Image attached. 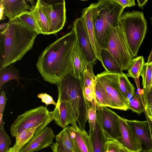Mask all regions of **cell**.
I'll use <instances>...</instances> for the list:
<instances>
[{"label": "cell", "instance_id": "20", "mask_svg": "<svg viewBox=\"0 0 152 152\" xmlns=\"http://www.w3.org/2000/svg\"><path fill=\"white\" fill-rule=\"evenodd\" d=\"M72 57L75 76L83 81V64L84 61L87 60L79 45L77 38L72 50Z\"/></svg>", "mask_w": 152, "mask_h": 152}, {"label": "cell", "instance_id": "16", "mask_svg": "<svg viewBox=\"0 0 152 152\" xmlns=\"http://www.w3.org/2000/svg\"><path fill=\"white\" fill-rule=\"evenodd\" d=\"M77 152H93L89 135L81 129L77 124L67 126Z\"/></svg>", "mask_w": 152, "mask_h": 152}, {"label": "cell", "instance_id": "5", "mask_svg": "<svg viewBox=\"0 0 152 152\" xmlns=\"http://www.w3.org/2000/svg\"><path fill=\"white\" fill-rule=\"evenodd\" d=\"M119 25L131 55L136 57L147 31V21L143 13L134 10L125 12L119 19Z\"/></svg>", "mask_w": 152, "mask_h": 152}, {"label": "cell", "instance_id": "28", "mask_svg": "<svg viewBox=\"0 0 152 152\" xmlns=\"http://www.w3.org/2000/svg\"><path fill=\"white\" fill-rule=\"evenodd\" d=\"M56 142L71 152H77L67 127L55 136Z\"/></svg>", "mask_w": 152, "mask_h": 152}, {"label": "cell", "instance_id": "46", "mask_svg": "<svg viewBox=\"0 0 152 152\" xmlns=\"http://www.w3.org/2000/svg\"><path fill=\"white\" fill-rule=\"evenodd\" d=\"M140 152H152V151H141Z\"/></svg>", "mask_w": 152, "mask_h": 152}, {"label": "cell", "instance_id": "9", "mask_svg": "<svg viewBox=\"0 0 152 152\" xmlns=\"http://www.w3.org/2000/svg\"><path fill=\"white\" fill-rule=\"evenodd\" d=\"M119 74L104 71L97 75V79L105 88L113 104V108L126 111L128 102L122 94L118 82Z\"/></svg>", "mask_w": 152, "mask_h": 152}, {"label": "cell", "instance_id": "32", "mask_svg": "<svg viewBox=\"0 0 152 152\" xmlns=\"http://www.w3.org/2000/svg\"><path fill=\"white\" fill-rule=\"evenodd\" d=\"M104 152H132L116 140L109 139L105 143Z\"/></svg>", "mask_w": 152, "mask_h": 152}, {"label": "cell", "instance_id": "18", "mask_svg": "<svg viewBox=\"0 0 152 152\" xmlns=\"http://www.w3.org/2000/svg\"><path fill=\"white\" fill-rule=\"evenodd\" d=\"M0 5L3 7L4 15L9 20L31 9V7L24 0H1Z\"/></svg>", "mask_w": 152, "mask_h": 152}, {"label": "cell", "instance_id": "31", "mask_svg": "<svg viewBox=\"0 0 152 152\" xmlns=\"http://www.w3.org/2000/svg\"><path fill=\"white\" fill-rule=\"evenodd\" d=\"M128 102V109L139 115L141 114L144 110V107L140 95V94H136Z\"/></svg>", "mask_w": 152, "mask_h": 152}, {"label": "cell", "instance_id": "42", "mask_svg": "<svg viewBox=\"0 0 152 152\" xmlns=\"http://www.w3.org/2000/svg\"><path fill=\"white\" fill-rule=\"evenodd\" d=\"M0 20H4L5 17L4 12V8L3 7L0 5Z\"/></svg>", "mask_w": 152, "mask_h": 152}, {"label": "cell", "instance_id": "41", "mask_svg": "<svg viewBox=\"0 0 152 152\" xmlns=\"http://www.w3.org/2000/svg\"><path fill=\"white\" fill-rule=\"evenodd\" d=\"M137 6L140 8L143 9L144 6L147 4L148 0H137Z\"/></svg>", "mask_w": 152, "mask_h": 152}, {"label": "cell", "instance_id": "39", "mask_svg": "<svg viewBox=\"0 0 152 152\" xmlns=\"http://www.w3.org/2000/svg\"><path fill=\"white\" fill-rule=\"evenodd\" d=\"M7 99L4 92L3 91L1 92L0 95V115H3Z\"/></svg>", "mask_w": 152, "mask_h": 152}, {"label": "cell", "instance_id": "27", "mask_svg": "<svg viewBox=\"0 0 152 152\" xmlns=\"http://www.w3.org/2000/svg\"><path fill=\"white\" fill-rule=\"evenodd\" d=\"M145 63L144 59L142 56L133 58L127 70L128 73L126 74V76L134 79L138 78Z\"/></svg>", "mask_w": 152, "mask_h": 152}, {"label": "cell", "instance_id": "2", "mask_svg": "<svg viewBox=\"0 0 152 152\" xmlns=\"http://www.w3.org/2000/svg\"><path fill=\"white\" fill-rule=\"evenodd\" d=\"M39 34L16 18L0 32V69L21 60Z\"/></svg>", "mask_w": 152, "mask_h": 152}, {"label": "cell", "instance_id": "25", "mask_svg": "<svg viewBox=\"0 0 152 152\" xmlns=\"http://www.w3.org/2000/svg\"><path fill=\"white\" fill-rule=\"evenodd\" d=\"M19 71L14 66V64L10 65L8 68L0 69V90L6 82L12 80H15L17 82V86L20 84Z\"/></svg>", "mask_w": 152, "mask_h": 152}, {"label": "cell", "instance_id": "10", "mask_svg": "<svg viewBox=\"0 0 152 152\" xmlns=\"http://www.w3.org/2000/svg\"><path fill=\"white\" fill-rule=\"evenodd\" d=\"M97 118L100 121L104 132L109 139L117 140L121 136L119 116L105 107L96 105Z\"/></svg>", "mask_w": 152, "mask_h": 152}, {"label": "cell", "instance_id": "48", "mask_svg": "<svg viewBox=\"0 0 152 152\" xmlns=\"http://www.w3.org/2000/svg\"><path fill=\"white\" fill-rule=\"evenodd\" d=\"M150 18L151 20V22H152V18Z\"/></svg>", "mask_w": 152, "mask_h": 152}, {"label": "cell", "instance_id": "47", "mask_svg": "<svg viewBox=\"0 0 152 152\" xmlns=\"http://www.w3.org/2000/svg\"><path fill=\"white\" fill-rule=\"evenodd\" d=\"M151 89H152V83H151Z\"/></svg>", "mask_w": 152, "mask_h": 152}, {"label": "cell", "instance_id": "15", "mask_svg": "<svg viewBox=\"0 0 152 152\" xmlns=\"http://www.w3.org/2000/svg\"><path fill=\"white\" fill-rule=\"evenodd\" d=\"M118 121L121 136L117 140L132 152H141L137 137L127 119L119 116Z\"/></svg>", "mask_w": 152, "mask_h": 152}, {"label": "cell", "instance_id": "23", "mask_svg": "<svg viewBox=\"0 0 152 152\" xmlns=\"http://www.w3.org/2000/svg\"><path fill=\"white\" fill-rule=\"evenodd\" d=\"M42 129L38 127L26 129L18 134L15 136V142L13 146L15 152H19L36 134Z\"/></svg>", "mask_w": 152, "mask_h": 152}, {"label": "cell", "instance_id": "21", "mask_svg": "<svg viewBox=\"0 0 152 152\" xmlns=\"http://www.w3.org/2000/svg\"><path fill=\"white\" fill-rule=\"evenodd\" d=\"M30 10L33 13L37 25L41 31V34L48 35L49 31V21L39 0L37 1L35 5L31 7Z\"/></svg>", "mask_w": 152, "mask_h": 152}, {"label": "cell", "instance_id": "29", "mask_svg": "<svg viewBox=\"0 0 152 152\" xmlns=\"http://www.w3.org/2000/svg\"><path fill=\"white\" fill-rule=\"evenodd\" d=\"M142 78L143 91L148 92L150 91L152 79V64L145 63L140 74Z\"/></svg>", "mask_w": 152, "mask_h": 152}, {"label": "cell", "instance_id": "12", "mask_svg": "<svg viewBox=\"0 0 152 152\" xmlns=\"http://www.w3.org/2000/svg\"><path fill=\"white\" fill-rule=\"evenodd\" d=\"M52 121L63 129L77 124V118L71 105L66 101H57L53 110L49 111Z\"/></svg>", "mask_w": 152, "mask_h": 152}, {"label": "cell", "instance_id": "14", "mask_svg": "<svg viewBox=\"0 0 152 152\" xmlns=\"http://www.w3.org/2000/svg\"><path fill=\"white\" fill-rule=\"evenodd\" d=\"M55 136L52 128L46 126L35 134L19 152H37L50 146Z\"/></svg>", "mask_w": 152, "mask_h": 152}, {"label": "cell", "instance_id": "40", "mask_svg": "<svg viewBox=\"0 0 152 152\" xmlns=\"http://www.w3.org/2000/svg\"><path fill=\"white\" fill-rule=\"evenodd\" d=\"M144 107L148 118L152 122V104H145Z\"/></svg>", "mask_w": 152, "mask_h": 152}, {"label": "cell", "instance_id": "33", "mask_svg": "<svg viewBox=\"0 0 152 152\" xmlns=\"http://www.w3.org/2000/svg\"><path fill=\"white\" fill-rule=\"evenodd\" d=\"M11 143L12 140L6 132L4 127H0V152H7Z\"/></svg>", "mask_w": 152, "mask_h": 152}, {"label": "cell", "instance_id": "37", "mask_svg": "<svg viewBox=\"0 0 152 152\" xmlns=\"http://www.w3.org/2000/svg\"><path fill=\"white\" fill-rule=\"evenodd\" d=\"M142 96L144 104H152V89L148 92H142Z\"/></svg>", "mask_w": 152, "mask_h": 152}, {"label": "cell", "instance_id": "4", "mask_svg": "<svg viewBox=\"0 0 152 152\" xmlns=\"http://www.w3.org/2000/svg\"><path fill=\"white\" fill-rule=\"evenodd\" d=\"M57 86V101H66L71 105L77 118L79 127L85 130L88 109L84 94L83 81L69 73Z\"/></svg>", "mask_w": 152, "mask_h": 152}, {"label": "cell", "instance_id": "44", "mask_svg": "<svg viewBox=\"0 0 152 152\" xmlns=\"http://www.w3.org/2000/svg\"><path fill=\"white\" fill-rule=\"evenodd\" d=\"M8 24L7 23H3L1 24L0 25V29L1 30H4L7 27Z\"/></svg>", "mask_w": 152, "mask_h": 152}, {"label": "cell", "instance_id": "6", "mask_svg": "<svg viewBox=\"0 0 152 152\" xmlns=\"http://www.w3.org/2000/svg\"><path fill=\"white\" fill-rule=\"evenodd\" d=\"M52 121L48 110L46 107L42 105L18 116L11 126V134L15 137L23 130L33 127L42 130Z\"/></svg>", "mask_w": 152, "mask_h": 152}, {"label": "cell", "instance_id": "3", "mask_svg": "<svg viewBox=\"0 0 152 152\" xmlns=\"http://www.w3.org/2000/svg\"><path fill=\"white\" fill-rule=\"evenodd\" d=\"M124 10L114 0H100L96 3L93 21L96 39L101 48L107 50L110 32L119 26Z\"/></svg>", "mask_w": 152, "mask_h": 152}, {"label": "cell", "instance_id": "19", "mask_svg": "<svg viewBox=\"0 0 152 152\" xmlns=\"http://www.w3.org/2000/svg\"><path fill=\"white\" fill-rule=\"evenodd\" d=\"M93 152H104L106 142L109 140L102 128L100 121L97 118L95 130L89 131V134Z\"/></svg>", "mask_w": 152, "mask_h": 152}, {"label": "cell", "instance_id": "11", "mask_svg": "<svg viewBox=\"0 0 152 152\" xmlns=\"http://www.w3.org/2000/svg\"><path fill=\"white\" fill-rule=\"evenodd\" d=\"M73 28L76 34L77 40L82 51L88 62L93 66L97 59L94 53L83 18L81 17L74 22Z\"/></svg>", "mask_w": 152, "mask_h": 152}, {"label": "cell", "instance_id": "26", "mask_svg": "<svg viewBox=\"0 0 152 152\" xmlns=\"http://www.w3.org/2000/svg\"><path fill=\"white\" fill-rule=\"evenodd\" d=\"M118 82L120 91L128 102L136 94L135 87L130 82L126 75L124 73L119 75Z\"/></svg>", "mask_w": 152, "mask_h": 152}, {"label": "cell", "instance_id": "22", "mask_svg": "<svg viewBox=\"0 0 152 152\" xmlns=\"http://www.w3.org/2000/svg\"><path fill=\"white\" fill-rule=\"evenodd\" d=\"M101 63L106 71L119 75L123 73L117 61L107 50L101 48Z\"/></svg>", "mask_w": 152, "mask_h": 152}, {"label": "cell", "instance_id": "34", "mask_svg": "<svg viewBox=\"0 0 152 152\" xmlns=\"http://www.w3.org/2000/svg\"><path fill=\"white\" fill-rule=\"evenodd\" d=\"M96 104L95 99L91 107L88 110V120L89 131H93L95 128L97 121Z\"/></svg>", "mask_w": 152, "mask_h": 152}, {"label": "cell", "instance_id": "17", "mask_svg": "<svg viewBox=\"0 0 152 152\" xmlns=\"http://www.w3.org/2000/svg\"><path fill=\"white\" fill-rule=\"evenodd\" d=\"M96 3L91 4L88 7L83 10L81 17L83 18L86 28L91 44L97 60L102 62L101 48L96 39L93 21V12Z\"/></svg>", "mask_w": 152, "mask_h": 152}, {"label": "cell", "instance_id": "36", "mask_svg": "<svg viewBox=\"0 0 152 152\" xmlns=\"http://www.w3.org/2000/svg\"><path fill=\"white\" fill-rule=\"evenodd\" d=\"M114 1L124 9L126 7L135 6L136 5L134 0H114Z\"/></svg>", "mask_w": 152, "mask_h": 152}, {"label": "cell", "instance_id": "1", "mask_svg": "<svg viewBox=\"0 0 152 152\" xmlns=\"http://www.w3.org/2000/svg\"><path fill=\"white\" fill-rule=\"evenodd\" d=\"M76 40L75 31H71L50 44L39 56L37 68L43 80L57 85L66 75H75L72 57Z\"/></svg>", "mask_w": 152, "mask_h": 152}, {"label": "cell", "instance_id": "13", "mask_svg": "<svg viewBox=\"0 0 152 152\" xmlns=\"http://www.w3.org/2000/svg\"><path fill=\"white\" fill-rule=\"evenodd\" d=\"M127 121L137 137L141 151H152V122L150 120Z\"/></svg>", "mask_w": 152, "mask_h": 152}, {"label": "cell", "instance_id": "45", "mask_svg": "<svg viewBox=\"0 0 152 152\" xmlns=\"http://www.w3.org/2000/svg\"><path fill=\"white\" fill-rule=\"evenodd\" d=\"M7 152H15L13 147L10 148Z\"/></svg>", "mask_w": 152, "mask_h": 152}, {"label": "cell", "instance_id": "43", "mask_svg": "<svg viewBox=\"0 0 152 152\" xmlns=\"http://www.w3.org/2000/svg\"><path fill=\"white\" fill-rule=\"evenodd\" d=\"M146 63L148 64L152 63V49L148 57L147 62Z\"/></svg>", "mask_w": 152, "mask_h": 152}, {"label": "cell", "instance_id": "30", "mask_svg": "<svg viewBox=\"0 0 152 152\" xmlns=\"http://www.w3.org/2000/svg\"><path fill=\"white\" fill-rule=\"evenodd\" d=\"M15 18L39 34H41L32 12L30 10L21 13Z\"/></svg>", "mask_w": 152, "mask_h": 152}, {"label": "cell", "instance_id": "38", "mask_svg": "<svg viewBox=\"0 0 152 152\" xmlns=\"http://www.w3.org/2000/svg\"><path fill=\"white\" fill-rule=\"evenodd\" d=\"M50 148L53 152H71L56 142L53 143Z\"/></svg>", "mask_w": 152, "mask_h": 152}, {"label": "cell", "instance_id": "24", "mask_svg": "<svg viewBox=\"0 0 152 152\" xmlns=\"http://www.w3.org/2000/svg\"><path fill=\"white\" fill-rule=\"evenodd\" d=\"M95 96L97 106L113 108L112 101L105 88L97 79L95 87Z\"/></svg>", "mask_w": 152, "mask_h": 152}, {"label": "cell", "instance_id": "35", "mask_svg": "<svg viewBox=\"0 0 152 152\" xmlns=\"http://www.w3.org/2000/svg\"><path fill=\"white\" fill-rule=\"evenodd\" d=\"M37 97L41 99V102L45 104L46 107L50 104H53L55 106L57 105V103L55 102L53 97L46 93L39 94Z\"/></svg>", "mask_w": 152, "mask_h": 152}, {"label": "cell", "instance_id": "8", "mask_svg": "<svg viewBox=\"0 0 152 152\" xmlns=\"http://www.w3.org/2000/svg\"><path fill=\"white\" fill-rule=\"evenodd\" d=\"M49 23V34L57 33L66 22L65 1L64 0H39Z\"/></svg>", "mask_w": 152, "mask_h": 152}, {"label": "cell", "instance_id": "7", "mask_svg": "<svg viewBox=\"0 0 152 152\" xmlns=\"http://www.w3.org/2000/svg\"><path fill=\"white\" fill-rule=\"evenodd\" d=\"M107 50L115 59L122 70H127L134 58L130 53L119 25L110 32Z\"/></svg>", "mask_w": 152, "mask_h": 152}]
</instances>
